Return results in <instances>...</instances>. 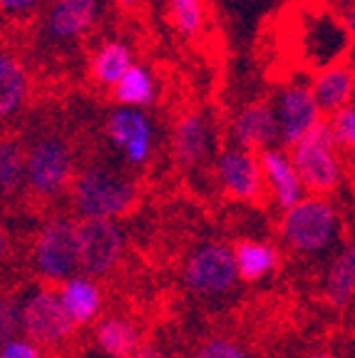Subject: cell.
<instances>
[{"label":"cell","mask_w":355,"mask_h":358,"mask_svg":"<svg viewBox=\"0 0 355 358\" xmlns=\"http://www.w3.org/2000/svg\"><path fill=\"white\" fill-rule=\"evenodd\" d=\"M30 87L33 80L20 57L10 50H0V117L20 112L30 97Z\"/></svg>","instance_id":"16"},{"label":"cell","mask_w":355,"mask_h":358,"mask_svg":"<svg viewBox=\"0 0 355 358\" xmlns=\"http://www.w3.org/2000/svg\"><path fill=\"white\" fill-rule=\"evenodd\" d=\"M217 174L222 179L224 189L236 199L251 201L261 194L263 177L259 155L244 147H224L217 155Z\"/></svg>","instance_id":"11"},{"label":"cell","mask_w":355,"mask_h":358,"mask_svg":"<svg viewBox=\"0 0 355 358\" xmlns=\"http://www.w3.org/2000/svg\"><path fill=\"white\" fill-rule=\"evenodd\" d=\"M313 358H328L326 353H318V356H313Z\"/></svg>","instance_id":"34"},{"label":"cell","mask_w":355,"mask_h":358,"mask_svg":"<svg viewBox=\"0 0 355 358\" xmlns=\"http://www.w3.org/2000/svg\"><path fill=\"white\" fill-rule=\"evenodd\" d=\"M17 326L22 329L25 338L35 346H57L67 341L75 331V324L67 319L57 291L38 289L33 291L22 306L17 308Z\"/></svg>","instance_id":"5"},{"label":"cell","mask_w":355,"mask_h":358,"mask_svg":"<svg viewBox=\"0 0 355 358\" xmlns=\"http://www.w3.org/2000/svg\"><path fill=\"white\" fill-rule=\"evenodd\" d=\"M214 145V127L204 112H187L172 129V150L177 162L184 167L201 164Z\"/></svg>","instance_id":"13"},{"label":"cell","mask_w":355,"mask_h":358,"mask_svg":"<svg viewBox=\"0 0 355 358\" xmlns=\"http://www.w3.org/2000/svg\"><path fill=\"white\" fill-rule=\"evenodd\" d=\"M73 169V147L60 134H43L25 150V185L40 196L60 194Z\"/></svg>","instance_id":"4"},{"label":"cell","mask_w":355,"mask_h":358,"mask_svg":"<svg viewBox=\"0 0 355 358\" xmlns=\"http://www.w3.org/2000/svg\"><path fill=\"white\" fill-rule=\"evenodd\" d=\"M124 249L122 229L112 219H80L78 257L87 276H102L117 266Z\"/></svg>","instance_id":"7"},{"label":"cell","mask_w":355,"mask_h":358,"mask_svg":"<svg viewBox=\"0 0 355 358\" xmlns=\"http://www.w3.org/2000/svg\"><path fill=\"white\" fill-rule=\"evenodd\" d=\"M75 209L82 219H112L127 214L137 201V185L124 172L92 164L73 185Z\"/></svg>","instance_id":"1"},{"label":"cell","mask_w":355,"mask_h":358,"mask_svg":"<svg viewBox=\"0 0 355 358\" xmlns=\"http://www.w3.org/2000/svg\"><path fill=\"white\" fill-rule=\"evenodd\" d=\"M259 164H261V177L271 187L273 199H276L278 207L289 209L294 207L296 201L303 199V185H300L298 174H296L294 164H291L289 152L278 150V147L261 150Z\"/></svg>","instance_id":"15"},{"label":"cell","mask_w":355,"mask_h":358,"mask_svg":"<svg viewBox=\"0 0 355 358\" xmlns=\"http://www.w3.org/2000/svg\"><path fill=\"white\" fill-rule=\"evenodd\" d=\"M291 164L298 174L303 189H311L316 194H328L340 185L343 167H340L338 150L331 142L326 120L316 124L311 132L300 137L291 147Z\"/></svg>","instance_id":"2"},{"label":"cell","mask_w":355,"mask_h":358,"mask_svg":"<svg viewBox=\"0 0 355 358\" xmlns=\"http://www.w3.org/2000/svg\"><path fill=\"white\" fill-rule=\"evenodd\" d=\"M169 22L179 35H196L204 28V0H167Z\"/></svg>","instance_id":"25"},{"label":"cell","mask_w":355,"mask_h":358,"mask_svg":"<svg viewBox=\"0 0 355 358\" xmlns=\"http://www.w3.org/2000/svg\"><path fill=\"white\" fill-rule=\"evenodd\" d=\"M112 97L122 107L129 110H142L157 100V80L150 67L132 65L122 78L112 87Z\"/></svg>","instance_id":"19"},{"label":"cell","mask_w":355,"mask_h":358,"mask_svg":"<svg viewBox=\"0 0 355 358\" xmlns=\"http://www.w3.org/2000/svg\"><path fill=\"white\" fill-rule=\"evenodd\" d=\"M0 358H40V348L28 338H10L6 346H0Z\"/></svg>","instance_id":"29"},{"label":"cell","mask_w":355,"mask_h":358,"mask_svg":"<svg viewBox=\"0 0 355 358\" xmlns=\"http://www.w3.org/2000/svg\"><path fill=\"white\" fill-rule=\"evenodd\" d=\"M338 231V214L326 196H303L286 209L281 234L286 244L300 254L323 252Z\"/></svg>","instance_id":"3"},{"label":"cell","mask_w":355,"mask_h":358,"mask_svg":"<svg viewBox=\"0 0 355 358\" xmlns=\"http://www.w3.org/2000/svg\"><path fill=\"white\" fill-rule=\"evenodd\" d=\"M112 3H115L119 10H137V8L142 6L145 0H112Z\"/></svg>","instance_id":"31"},{"label":"cell","mask_w":355,"mask_h":358,"mask_svg":"<svg viewBox=\"0 0 355 358\" xmlns=\"http://www.w3.org/2000/svg\"><path fill=\"white\" fill-rule=\"evenodd\" d=\"M6 254H8V236L0 231V259L6 257Z\"/></svg>","instance_id":"33"},{"label":"cell","mask_w":355,"mask_h":358,"mask_svg":"<svg viewBox=\"0 0 355 358\" xmlns=\"http://www.w3.org/2000/svg\"><path fill=\"white\" fill-rule=\"evenodd\" d=\"M17 331V306L10 299L0 296V346H6L10 338H15Z\"/></svg>","instance_id":"28"},{"label":"cell","mask_w":355,"mask_h":358,"mask_svg":"<svg viewBox=\"0 0 355 358\" xmlns=\"http://www.w3.org/2000/svg\"><path fill=\"white\" fill-rule=\"evenodd\" d=\"M107 137L129 164H145L154 147V127L142 110L119 107L107 117Z\"/></svg>","instance_id":"10"},{"label":"cell","mask_w":355,"mask_h":358,"mask_svg":"<svg viewBox=\"0 0 355 358\" xmlns=\"http://www.w3.org/2000/svg\"><path fill=\"white\" fill-rule=\"evenodd\" d=\"M43 0H0V13L6 15H28Z\"/></svg>","instance_id":"30"},{"label":"cell","mask_w":355,"mask_h":358,"mask_svg":"<svg viewBox=\"0 0 355 358\" xmlns=\"http://www.w3.org/2000/svg\"><path fill=\"white\" fill-rule=\"evenodd\" d=\"M326 294L328 301L335 306H345L350 303L355 294V252L353 246H348L343 254H338V259L333 262L331 271H328L326 281Z\"/></svg>","instance_id":"24"},{"label":"cell","mask_w":355,"mask_h":358,"mask_svg":"<svg viewBox=\"0 0 355 358\" xmlns=\"http://www.w3.org/2000/svg\"><path fill=\"white\" fill-rule=\"evenodd\" d=\"M129 358H164V356L159 351H154V348H137Z\"/></svg>","instance_id":"32"},{"label":"cell","mask_w":355,"mask_h":358,"mask_svg":"<svg viewBox=\"0 0 355 358\" xmlns=\"http://www.w3.org/2000/svg\"><path fill=\"white\" fill-rule=\"evenodd\" d=\"M134 65L132 50L119 40H110V43L100 45L97 52L92 55V78L102 87H115V83L127 73Z\"/></svg>","instance_id":"21"},{"label":"cell","mask_w":355,"mask_h":358,"mask_svg":"<svg viewBox=\"0 0 355 358\" xmlns=\"http://www.w3.org/2000/svg\"><path fill=\"white\" fill-rule=\"evenodd\" d=\"M328 134L333 142L335 150H353L355 145V110L353 105H345L340 110H335L331 115V120H326Z\"/></svg>","instance_id":"26"},{"label":"cell","mask_w":355,"mask_h":358,"mask_svg":"<svg viewBox=\"0 0 355 358\" xmlns=\"http://www.w3.org/2000/svg\"><path fill=\"white\" fill-rule=\"evenodd\" d=\"M184 281L194 294L217 296L233 286L236 281V266L233 254L224 244H204L199 246L187 262Z\"/></svg>","instance_id":"9"},{"label":"cell","mask_w":355,"mask_h":358,"mask_svg":"<svg viewBox=\"0 0 355 358\" xmlns=\"http://www.w3.org/2000/svg\"><path fill=\"white\" fill-rule=\"evenodd\" d=\"M25 187V147L17 137H0V192L15 194Z\"/></svg>","instance_id":"23"},{"label":"cell","mask_w":355,"mask_h":358,"mask_svg":"<svg viewBox=\"0 0 355 358\" xmlns=\"http://www.w3.org/2000/svg\"><path fill=\"white\" fill-rule=\"evenodd\" d=\"M231 140L244 150H268L278 140V122L273 115V105L268 102H251L233 117Z\"/></svg>","instance_id":"14"},{"label":"cell","mask_w":355,"mask_h":358,"mask_svg":"<svg viewBox=\"0 0 355 358\" xmlns=\"http://www.w3.org/2000/svg\"><path fill=\"white\" fill-rule=\"evenodd\" d=\"M194 358H249L241 346H236L233 341H224V338H214V341L204 343L196 351Z\"/></svg>","instance_id":"27"},{"label":"cell","mask_w":355,"mask_h":358,"mask_svg":"<svg viewBox=\"0 0 355 358\" xmlns=\"http://www.w3.org/2000/svg\"><path fill=\"white\" fill-rule=\"evenodd\" d=\"M94 341L110 358H129L139 348V334L124 319H105L97 324Z\"/></svg>","instance_id":"22"},{"label":"cell","mask_w":355,"mask_h":358,"mask_svg":"<svg viewBox=\"0 0 355 358\" xmlns=\"http://www.w3.org/2000/svg\"><path fill=\"white\" fill-rule=\"evenodd\" d=\"M273 115L278 122V140H283V145L289 147H294L300 137H305L323 120L321 110L311 95V85L298 83V80L278 90Z\"/></svg>","instance_id":"8"},{"label":"cell","mask_w":355,"mask_h":358,"mask_svg":"<svg viewBox=\"0 0 355 358\" xmlns=\"http://www.w3.org/2000/svg\"><path fill=\"white\" fill-rule=\"evenodd\" d=\"M33 259L38 271L50 281H67L80 268L78 222L52 219L35 239Z\"/></svg>","instance_id":"6"},{"label":"cell","mask_w":355,"mask_h":358,"mask_svg":"<svg viewBox=\"0 0 355 358\" xmlns=\"http://www.w3.org/2000/svg\"><path fill=\"white\" fill-rule=\"evenodd\" d=\"M233 254V266H236V279L244 281H259L266 274H271L278 264V254L271 244L263 241H239Z\"/></svg>","instance_id":"20"},{"label":"cell","mask_w":355,"mask_h":358,"mask_svg":"<svg viewBox=\"0 0 355 358\" xmlns=\"http://www.w3.org/2000/svg\"><path fill=\"white\" fill-rule=\"evenodd\" d=\"M100 15V0H50L45 10V35L52 43H75L92 30Z\"/></svg>","instance_id":"12"},{"label":"cell","mask_w":355,"mask_h":358,"mask_svg":"<svg viewBox=\"0 0 355 358\" xmlns=\"http://www.w3.org/2000/svg\"><path fill=\"white\" fill-rule=\"evenodd\" d=\"M353 85H355V80H353V67L350 65L335 62V65L323 67L311 85V95H313V100H316L321 115L323 112H331V115H333L335 110L350 105Z\"/></svg>","instance_id":"17"},{"label":"cell","mask_w":355,"mask_h":358,"mask_svg":"<svg viewBox=\"0 0 355 358\" xmlns=\"http://www.w3.org/2000/svg\"><path fill=\"white\" fill-rule=\"evenodd\" d=\"M62 308H65L67 319L73 321L75 326L89 324V321L100 313L102 296L100 289L89 276H70L67 281H62L60 291H57Z\"/></svg>","instance_id":"18"}]
</instances>
